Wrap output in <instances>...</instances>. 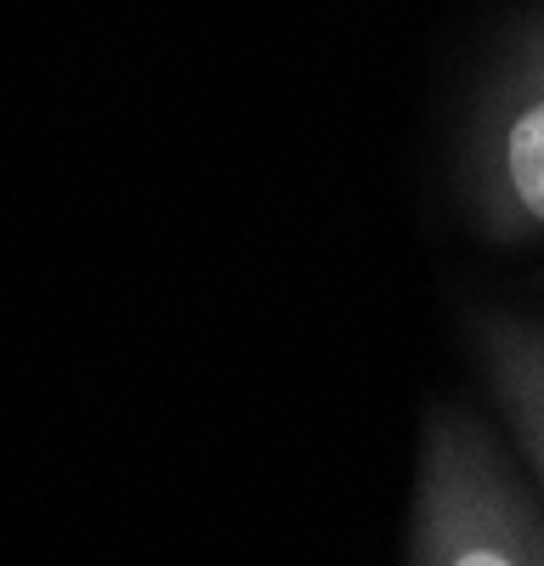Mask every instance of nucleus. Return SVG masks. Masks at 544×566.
<instances>
[{"mask_svg":"<svg viewBox=\"0 0 544 566\" xmlns=\"http://www.w3.org/2000/svg\"><path fill=\"white\" fill-rule=\"evenodd\" d=\"M408 566H544V515L465 402H437L408 499Z\"/></svg>","mask_w":544,"mask_h":566,"instance_id":"nucleus-1","label":"nucleus"},{"mask_svg":"<svg viewBox=\"0 0 544 566\" xmlns=\"http://www.w3.org/2000/svg\"><path fill=\"white\" fill-rule=\"evenodd\" d=\"M460 193L482 239L544 244V18L505 40L477 85Z\"/></svg>","mask_w":544,"mask_h":566,"instance_id":"nucleus-2","label":"nucleus"},{"mask_svg":"<svg viewBox=\"0 0 544 566\" xmlns=\"http://www.w3.org/2000/svg\"><path fill=\"white\" fill-rule=\"evenodd\" d=\"M465 340L488 386V402L505 419V431L522 448L544 499V312L477 306L465 317Z\"/></svg>","mask_w":544,"mask_h":566,"instance_id":"nucleus-3","label":"nucleus"}]
</instances>
